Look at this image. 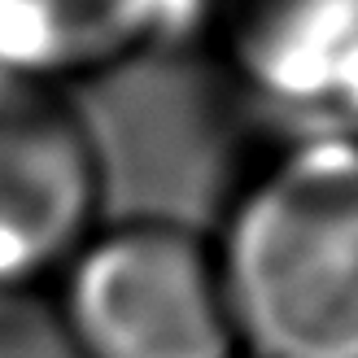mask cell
Instances as JSON below:
<instances>
[{
    "label": "cell",
    "instance_id": "6da1fadb",
    "mask_svg": "<svg viewBox=\"0 0 358 358\" xmlns=\"http://www.w3.org/2000/svg\"><path fill=\"white\" fill-rule=\"evenodd\" d=\"M210 245L241 358H358V140L262 162Z\"/></svg>",
    "mask_w": 358,
    "mask_h": 358
},
{
    "label": "cell",
    "instance_id": "7a4b0ae2",
    "mask_svg": "<svg viewBox=\"0 0 358 358\" xmlns=\"http://www.w3.org/2000/svg\"><path fill=\"white\" fill-rule=\"evenodd\" d=\"M52 306L75 358H241L210 236L171 219L101 223Z\"/></svg>",
    "mask_w": 358,
    "mask_h": 358
},
{
    "label": "cell",
    "instance_id": "3957f363",
    "mask_svg": "<svg viewBox=\"0 0 358 358\" xmlns=\"http://www.w3.org/2000/svg\"><path fill=\"white\" fill-rule=\"evenodd\" d=\"M101 223V145L70 92L0 79V297L52 293Z\"/></svg>",
    "mask_w": 358,
    "mask_h": 358
},
{
    "label": "cell",
    "instance_id": "277c9868",
    "mask_svg": "<svg viewBox=\"0 0 358 358\" xmlns=\"http://www.w3.org/2000/svg\"><path fill=\"white\" fill-rule=\"evenodd\" d=\"M184 0H0V79L62 87L127 66L175 27Z\"/></svg>",
    "mask_w": 358,
    "mask_h": 358
},
{
    "label": "cell",
    "instance_id": "5b68a950",
    "mask_svg": "<svg viewBox=\"0 0 358 358\" xmlns=\"http://www.w3.org/2000/svg\"><path fill=\"white\" fill-rule=\"evenodd\" d=\"M227 52L236 75L271 101H345L358 70V0H236Z\"/></svg>",
    "mask_w": 358,
    "mask_h": 358
},
{
    "label": "cell",
    "instance_id": "8992f818",
    "mask_svg": "<svg viewBox=\"0 0 358 358\" xmlns=\"http://www.w3.org/2000/svg\"><path fill=\"white\" fill-rule=\"evenodd\" d=\"M341 105H350V110L358 114V70H354V79H350V87H345V101Z\"/></svg>",
    "mask_w": 358,
    "mask_h": 358
}]
</instances>
